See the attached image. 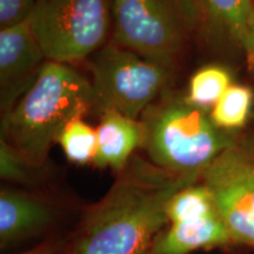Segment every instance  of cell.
<instances>
[{
  "instance_id": "obj_1",
  "label": "cell",
  "mask_w": 254,
  "mask_h": 254,
  "mask_svg": "<svg viewBox=\"0 0 254 254\" xmlns=\"http://www.w3.org/2000/svg\"><path fill=\"white\" fill-rule=\"evenodd\" d=\"M196 183L133 155L109 192L86 208L74 230L64 238L60 254H152L170 224V199Z\"/></svg>"
},
{
  "instance_id": "obj_2",
  "label": "cell",
  "mask_w": 254,
  "mask_h": 254,
  "mask_svg": "<svg viewBox=\"0 0 254 254\" xmlns=\"http://www.w3.org/2000/svg\"><path fill=\"white\" fill-rule=\"evenodd\" d=\"M94 109L92 82L71 65L47 60L30 90L1 116V139L44 168L65 126Z\"/></svg>"
},
{
  "instance_id": "obj_3",
  "label": "cell",
  "mask_w": 254,
  "mask_h": 254,
  "mask_svg": "<svg viewBox=\"0 0 254 254\" xmlns=\"http://www.w3.org/2000/svg\"><path fill=\"white\" fill-rule=\"evenodd\" d=\"M142 147L155 166L179 177L201 180L202 173L236 142L233 132L213 123L211 112L186 98H163L141 116Z\"/></svg>"
},
{
  "instance_id": "obj_4",
  "label": "cell",
  "mask_w": 254,
  "mask_h": 254,
  "mask_svg": "<svg viewBox=\"0 0 254 254\" xmlns=\"http://www.w3.org/2000/svg\"><path fill=\"white\" fill-rule=\"evenodd\" d=\"M113 41L173 67L187 33L202 24L195 0H111Z\"/></svg>"
},
{
  "instance_id": "obj_5",
  "label": "cell",
  "mask_w": 254,
  "mask_h": 254,
  "mask_svg": "<svg viewBox=\"0 0 254 254\" xmlns=\"http://www.w3.org/2000/svg\"><path fill=\"white\" fill-rule=\"evenodd\" d=\"M172 72L171 66L110 41L94 53L91 62V82L98 109L139 119L165 94Z\"/></svg>"
},
{
  "instance_id": "obj_6",
  "label": "cell",
  "mask_w": 254,
  "mask_h": 254,
  "mask_svg": "<svg viewBox=\"0 0 254 254\" xmlns=\"http://www.w3.org/2000/svg\"><path fill=\"white\" fill-rule=\"evenodd\" d=\"M28 21L46 59L69 65L106 45L111 0H38Z\"/></svg>"
},
{
  "instance_id": "obj_7",
  "label": "cell",
  "mask_w": 254,
  "mask_h": 254,
  "mask_svg": "<svg viewBox=\"0 0 254 254\" xmlns=\"http://www.w3.org/2000/svg\"><path fill=\"white\" fill-rule=\"evenodd\" d=\"M233 244L254 246V146L237 140L202 173Z\"/></svg>"
},
{
  "instance_id": "obj_8",
  "label": "cell",
  "mask_w": 254,
  "mask_h": 254,
  "mask_svg": "<svg viewBox=\"0 0 254 254\" xmlns=\"http://www.w3.org/2000/svg\"><path fill=\"white\" fill-rule=\"evenodd\" d=\"M46 62L30 21L0 30L1 116L13 109L30 90Z\"/></svg>"
},
{
  "instance_id": "obj_9",
  "label": "cell",
  "mask_w": 254,
  "mask_h": 254,
  "mask_svg": "<svg viewBox=\"0 0 254 254\" xmlns=\"http://www.w3.org/2000/svg\"><path fill=\"white\" fill-rule=\"evenodd\" d=\"M60 208L46 196L28 190L2 186L0 190V246L49 233L60 218Z\"/></svg>"
},
{
  "instance_id": "obj_10",
  "label": "cell",
  "mask_w": 254,
  "mask_h": 254,
  "mask_svg": "<svg viewBox=\"0 0 254 254\" xmlns=\"http://www.w3.org/2000/svg\"><path fill=\"white\" fill-rule=\"evenodd\" d=\"M98 148L93 166L110 168L117 174L129 163L145 139L144 123L112 110L101 111L97 127Z\"/></svg>"
},
{
  "instance_id": "obj_11",
  "label": "cell",
  "mask_w": 254,
  "mask_h": 254,
  "mask_svg": "<svg viewBox=\"0 0 254 254\" xmlns=\"http://www.w3.org/2000/svg\"><path fill=\"white\" fill-rule=\"evenodd\" d=\"M228 244L233 243L217 212L195 220L170 222L158 237L152 254H190Z\"/></svg>"
},
{
  "instance_id": "obj_12",
  "label": "cell",
  "mask_w": 254,
  "mask_h": 254,
  "mask_svg": "<svg viewBox=\"0 0 254 254\" xmlns=\"http://www.w3.org/2000/svg\"><path fill=\"white\" fill-rule=\"evenodd\" d=\"M202 25L244 49L254 12L253 0H195Z\"/></svg>"
},
{
  "instance_id": "obj_13",
  "label": "cell",
  "mask_w": 254,
  "mask_h": 254,
  "mask_svg": "<svg viewBox=\"0 0 254 254\" xmlns=\"http://www.w3.org/2000/svg\"><path fill=\"white\" fill-rule=\"evenodd\" d=\"M252 105V90L245 85L232 84L213 106L211 118L219 128L234 132L246 125Z\"/></svg>"
},
{
  "instance_id": "obj_14",
  "label": "cell",
  "mask_w": 254,
  "mask_h": 254,
  "mask_svg": "<svg viewBox=\"0 0 254 254\" xmlns=\"http://www.w3.org/2000/svg\"><path fill=\"white\" fill-rule=\"evenodd\" d=\"M232 85L230 72L222 66L209 65L196 71L190 79L186 100L200 109L209 110Z\"/></svg>"
},
{
  "instance_id": "obj_15",
  "label": "cell",
  "mask_w": 254,
  "mask_h": 254,
  "mask_svg": "<svg viewBox=\"0 0 254 254\" xmlns=\"http://www.w3.org/2000/svg\"><path fill=\"white\" fill-rule=\"evenodd\" d=\"M170 222L195 220L217 213L213 198L201 182L177 192L166 206Z\"/></svg>"
},
{
  "instance_id": "obj_16",
  "label": "cell",
  "mask_w": 254,
  "mask_h": 254,
  "mask_svg": "<svg viewBox=\"0 0 254 254\" xmlns=\"http://www.w3.org/2000/svg\"><path fill=\"white\" fill-rule=\"evenodd\" d=\"M57 144L62 146L64 154L72 164H93L98 148L97 128L84 118L73 119L60 133Z\"/></svg>"
},
{
  "instance_id": "obj_17",
  "label": "cell",
  "mask_w": 254,
  "mask_h": 254,
  "mask_svg": "<svg viewBox=\"0 0 254 254\" xmlns=\"http://www.w3.org/2000/svg\"><path fill=\"white\" fill-rule=\"evenodd\" d=\"M43 170L28 161L5 139H0V177L2 180L33 189L44 182Z\"/></svg>"
},
{
  "instance_id": "obj_18",
  "label": "cell",
  "mask_w": 254,
  "mask_h": 254,
  "mask_svg": "<svg viewBox=\"0 0 254 254\" xmlns=\"http://www.w3.org/2000/svg\"><path fill=\"white\" fill-rule=\"evenodd\" d=\"M38 0H0V30L30 19Z\"/></svg>"
},
{
  "instance_id": "obj_19",
  "label": "cell",
  "mask_w": 254,
  "mask_h": 254,
  "mask_svg": "<svg viewBox=\"0 0 254 254\" xmlns=\"http://www.w3.org/2000/svg\"><path fill=\"white\" fill-rule=\"evenodd\" d=\"M63 244L64 238H59L58 236H50L39 245L18 254H60Z\"/></svg>"
},
{
  "instance_id": "obj_20",
  "label": "cell",
  "mask_w": 254,
  "mask_h": 254,
  "mask_svg": "<svg viewBox=\"0 0 254 254\" xmlns=\"http://www.w3.org/2000/svg\"><path fill=\"white\" fill-rule=\"evenodd\" d=\"M244 50L246 51V53L249 55L251 62L254 65V12L251 19L250 27H249V33H247V38L245 41V45H244Z\"/></svg>"
}]
</instances>
